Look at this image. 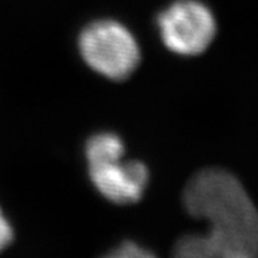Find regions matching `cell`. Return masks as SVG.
I'll return each instance as SVG.
<instances>
[{
  "label": "cell",
  "instance_id": "2",
  "mask_svg": "<svg viewBox=\"0 0 258 258\" xmlns=\"http://www.w3.org/2000/svg\"><path fill=\"white\" fill-rule=\"evenodd\" d=\"M83 60L95 72L112 81H123L138 68L141 52L137 39L116 20H96L79 36Z\"/></svg>",
  "mask_w": 258,
  "mask_h": 258
},
{
  "label": "cell",
  "instance_id": "5",
  "mask_svg": "<svg viewBox=\"0 0 258 258\" xmlns=\"http://www.w3.org/2000/svg\"><path fill=\"white\" fill-rule=\"evenodd\" d=\"M109 257H119V258H129V257H152V252L148 249L142 248L141 245L132 242V241H123L119 244L116 248L109 252Z\"/></svg>",
  "mask_w": 258,
  "mask_h": 258
},
{
  "label": "cell",
  "instance_id": "6",
  "mask_svg": "<svg viewBox=\"0 0 258 258\" xmlns=\"http://www.w3.org/2000/svg\"><path fill=\"white\" fill-rule=\"evenodd\" d=\"M12 241H13V230L10 227L9 221L6 220V217L3 215V212L0 210V251L9 247Z\"/></svg>",
  "mask_w": 258,
  "mask_h": 258
},
{
  "label": "cell",
  "instance_id": "1",
  "mask_svg": "<svg viewBox=\"0 0 258 258\" xmlns=\"http://www.w3.org/2000/svg\"><path fill=\"white\" fill-rule=\"evenodd\" d=\"M184 207L210 222V230L181 237L176 257H258V208L237 176L221 168L201 169L185 186Z\"/></svg>",
  "mask_w": 258,
  "mask_h": 258
},
{
  "label": "cell",
  "instance_id": "4",
  "mask_svg": "<svg viewBox=\"0 0 258 258\" xmlns=\"http://www.w3.org/2000/svg\"><path fill=\"white\" fill-rule=\"evenodd\" d=\"M122 157L88 164L91 181L111 203H138L147 189L149 171L141 161H122Z\"/></svg>",
  "mask_w": 258,
  "mask_h": 258
},
{
  "label": "cell",
  "instance_id": "3",
  "mask_svg": "<svg viewBox=\"0 0 258 258\" xmlns=\"http://www.w3.org/2000/svg\"><path fill=\"white\" fill-rule=\"evenodd\" d=\"M165 46L178 55L204 53L217 35V20L211 9L200 0H176L158 16Z\"/></svg>",
  "mask_w": 258,
  "mask_h": 258
}]
</instances>
